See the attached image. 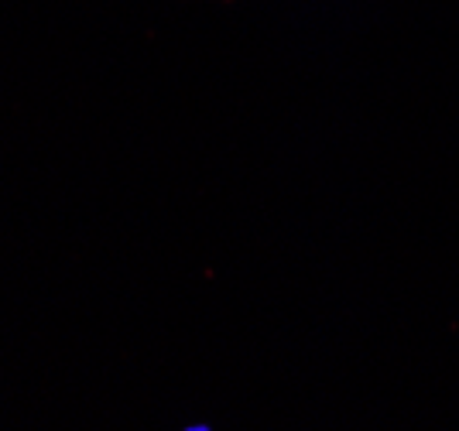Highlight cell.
Returning <instances> with one entry per match:
<instances>
[{
  "label": "cell",
  "instance_id": "obj_1",
  "mask_svg": "<svg viewBox=\"0 0 459 431\" xmlns=\"http://www.w3.org/2000/svg\"><path fill=\"white\" fill-rule=\"evenodd\" d=\"M186 431H210V428H206V425H199V428H186Z\"/></svg>",
  "mask_w": 459,
  "mask_h": 431
}]
</instances>
